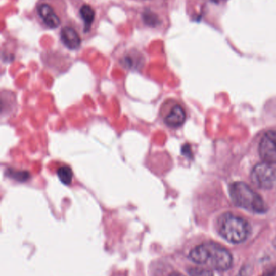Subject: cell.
<instances>
[{"instance_id":"6da1fadb","label":"cell","mask_w":276,"mask_h":276,"mask_svg":"<svg viewBox=\"0 0 276 276\" xmlns=\"http://www.w3.org/2000/svg\"><path fill=\"white\" fill-rule=\"evenodd\" d=\"M189 258L192 262L207 268L225 271L233 265V255L223 246L215 242H204L191 250Z\"/></svg>"},{"instance_id":"7a4b0ae2","label":"cell","mask_w":276,"mask_h":276,"mask_svg":"<svg viewBox=\"0 0 276 276\" xmlns=\"http://www.w3.org/2000/svg\"><path fill=\"white\" fill-rule=\"evenodd\" d=\"M230 196L236 205L254 213H265L267 206L259 194L246 183L236 182L230 186Z\"/></svg>"},{"instance_id":"3957f363","label":"cell","mask_w":276,"mask_h":276,"mask_svg":"<svg viewBox=\"0 0 276 276\" xmlns=\"http://www.w3.org/2000/svg\"><path fill=\"white\" fill-rule=\"evenodd\" d=\"M220 236L233 244H240L250 236V226L247 220L232 213H224L218 220Z\"/></svg>"},{"instance_id":"277c9868","label":"cell","mask_w":276,"mask_h":276,"mask_svg":"<svg viewBox=\"0 0 276 276\" xmlns=\"http://www.w3.org/2000/svg\"><path fill=\"white\" fill-rule=\"evenodd\" d=\"M251 180L258 188L269 190L276 182V168L272 164L259 163L252 170Z\"/></svg>"},{"instance_id":"5b68a950","label":"cell","mask_w":276,"mask_h":276,"mask_svg":"<svg viewBox=\"0 0 276 276\" xmlns=\"http://www.w3.org/2000/svg\"><path fill=\"white\" fill-rule=\"evenodd\" d=\"M161 116L165 125L171 128H178L184 124L187 118L186 112L181 105L165 103L161 107Z\"/></svg>"},{"instance_id":"8992f818","label":"cell","mask_w":276,"mask_h":276,"mask_svg":"<svg viewBox=\"0 0 276 276\" xmlns=\"http://www.w3.org/2000/svg\"><path fill=\"white\" fill-rule=\"evenodd\" d=\"M258 151L264 162L276 164V131H269L264 134L260 141Z\"/></svg>"},{"instance_id":"52a82bcc","label":"cell","mask_w":276,"mask_h":276,"mask_svg":"<svg viewBox=\"0 0 276 276\" xmlns=\"http://www.w3.org/2000/svg\"><path fill=\"white\" fill-rule=\"evenodd\" d=\"M37 12L39 17L48 28L54 29L61 24V19L55 12V8L48 3L39 4L37 7Z\"/></svg>"},{"instance_id":"ba28073f","label":"cell","mask_w":276,"mask_h":276,"mask_svg":"<svg viewBox=\"0 0 276 276\" xmlns=\"http://www.w3.org/2000/svg\"><path fill=\"white\" fill-rule=\"evenodd\" d=\"M60 39L63 44L70 50H76L81 44V38L79 33L71 26H65L62 28Z\"/></svg>"},{"instance_id":"9c48e42d","label":"cell","mask_w":276,"mask_h":276,"mask_svg":"<svg viewBox=\"0 0 276 276\" xmlns=\"http://www.w3.org/2000/svg\"><path fill=\"white\" fill-rule=\"evenodd\" d=\"M79 16L84 24V32H89L91 24L95 20V10L89 4H83V6L79 8Z\"/></svg>"},{"instance_id":"30bf717a","label":"cell","mask_w":276,"mask_h":276,"mask_svg":"<svg viewBox=\"0 0 276 276\" xmlns=\"http://www.w3.org/2000/svg\"><path fill=\"white\" fill-rule=\"evenodd\" d=\"M120 63L122 64V67L128 70H139L143 67V59L141 55L135 53H131L129 52L127 54L121 59Z\"/></svg>"},{"instance_id":"8fae6325","label":"cell","mask_w":276,"mask_h":276,"mask_svg":"<svg viewBox=\"0 0 276 276\" xmlns=\"http://www.w3.org/2000/svg\"><path fill=\"white\" fill-rule=\"evenodd\" d=\"M59 180L65 185H70L73 180V172L69 165H62L57 170Z\"/></svg>"},{"instance_id":"7c38bea8","label":"cell","mask_w":276,"mask_h":276,"mask_svg":"<svg viewBox=\"0 0 276 276\" xmlns=\"http://www.w3.org/2000/svg\"><path fill=\"white\" fill-rule=\"evenodd\" d=\"M142 18L144 23L151 28H156L161 24V20H160L158 15L150 10L143 12Z\"/></svg>"},{"instance_id":"4fadbf2b","label":"cell","mask_w":276,"mask_h":276,"mask_svg":"<svg viewBox=\"0 0 276 276\" xmlns=\"http://www.w3.org/2000/svg\"><path fill=\"white\" fill-rule=\"evenodd\" d=\"M7 175L11 179L17 182L24 183L29 180L31 178L30 173L27 171H19V170L9 169L7 172Z\"/></svg>"},{"instance_id":"5bb4252c","label":"cell","mask_w":276,"mask_h":276,"mask_svg":"<svg viewBox=\"0 0 276 276\" xmlns=\"http://www.w3.org/2000/svg\"><path fill=\"white\" fill-rule=\"evenodd\" d=\"M190 276H213L211 270L201 267H192L188 270Z\"/></svg>"},{"instance_id":"9a60e30c","label":"cell","mask_w":276,"mask_h":276,"mask_svg":"<svg viewBox=\"0 0 276 276\" xmlns=\"http://www.w3.org/2000/svg\"><path fill=\"white\" fill-rule=\"evenodd\" d=\"M237 276H247L246 275V270L245 269H242V271L239 273Z\"/></svg>"},{"instance_id":"2e32d148","label":"cell","mask_w":276,"mask_h":276,"mask_svg":"<svg viewBox=\"0 0 276 276\" xmlns=\"http://www.w3.org/2000/svg\"><path fill=\"white\" fill-rule=\"evenodd\" d=\"M170 276H184L183 274H180V273L173 272L170 274Z\"/></svg>"},{"instance_id":"e0dca14e","label":"cell","mask_w":276,"mask_h":276,"mask_svg":"<svg viewBox=\"0 0 276 276\" xmlns=\"http://www.w3.org/2000/svg\"><path fill=\"white\" fill-rule=\"evenodd\" d=\"M274 246H275L276 247V238H275V241H274Z\"/></svg>"}]
</instances>
